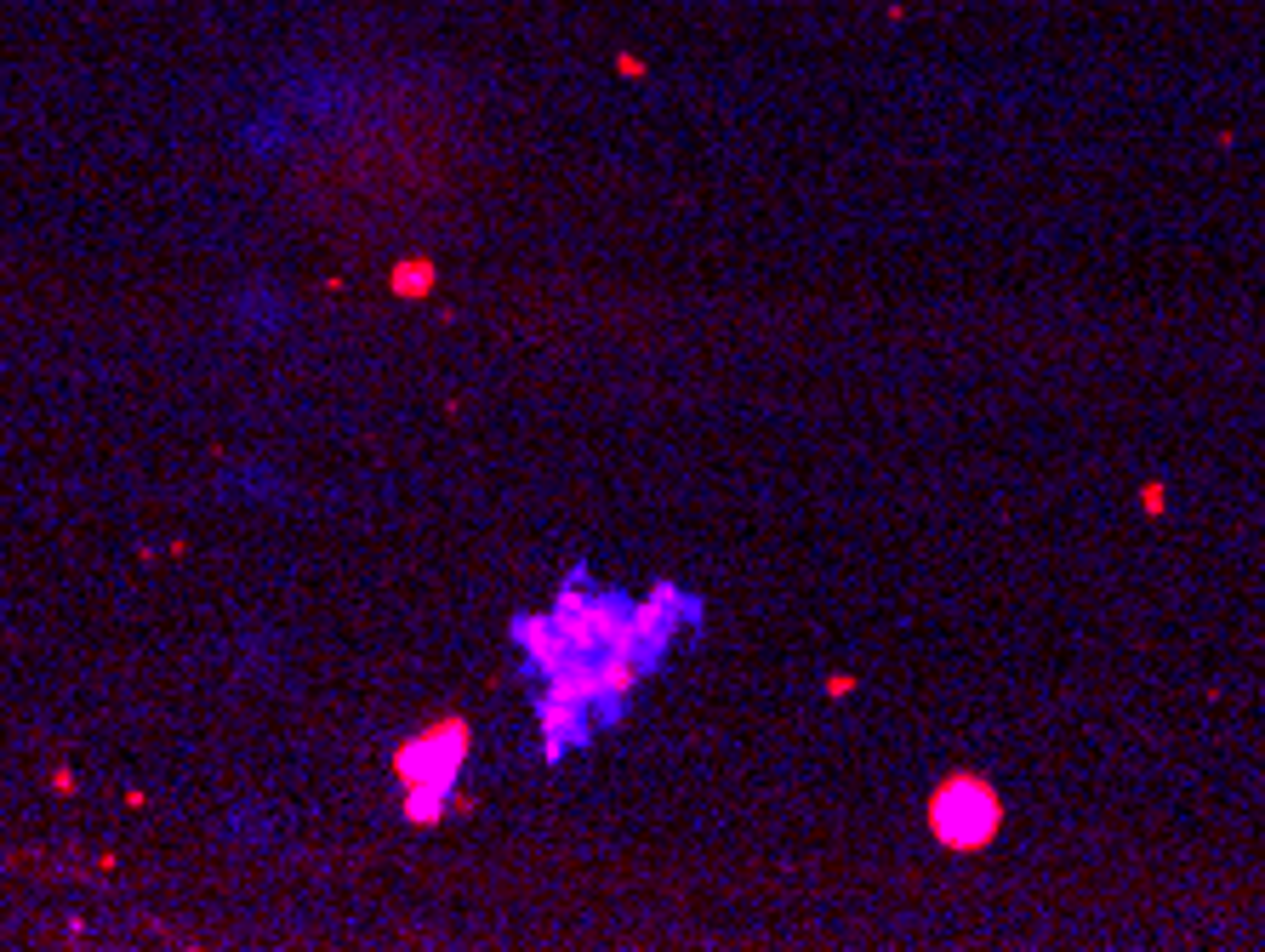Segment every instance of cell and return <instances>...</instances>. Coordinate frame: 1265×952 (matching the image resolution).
I'll list each match as a JSON object with an SVG mask.
<instances>
[{"instance_id": "cell-1", "label": "cell", "mask_w": 1265, "mask_h": 952, "mask_svg": "<svg viewBox=\"0 0 1265 952\" xmlns=\"http://www.w3.org/2000/svg\"><path fill=\"white\" fill-rule=\"evenodd\" d=\"M1003 827V798L981 776H947L930 798V832L947 850H981Z\"/></svg>"}]
</instances>
